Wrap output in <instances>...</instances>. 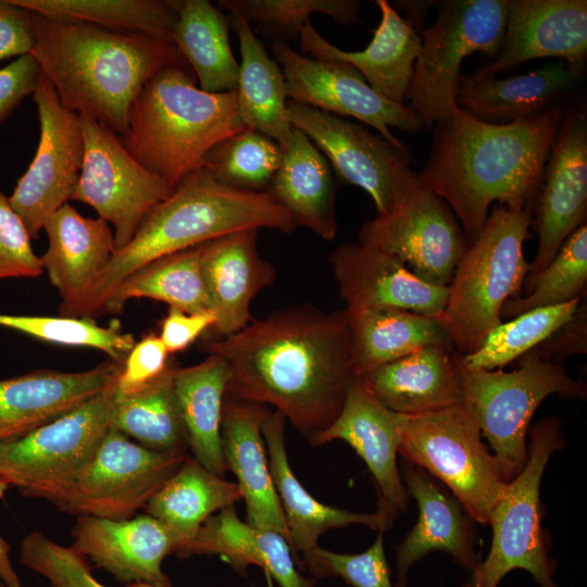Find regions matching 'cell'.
<instances>
[{"mask_svg":"<svg viewBox=\"0 0 587 587\" xmlns=\"http://www.w3.org/2000/svg\"><path fill=\"white\" fill-rule=\"evenodd\" d=\"M42 230L48 248L40 261L61 302L86 291L116 250L109 224L100 217L83 216L70 203L58 209Z\"/></svg>","mask_w":587,"mask_h":587,"instance_id":"31","label":"cell"},{"mask_svg":"<svg viewBox=\"0 0 587 587\" xmlns=\"http://www.w3.org/2000/svg\"><path fill=\"white\" fill-rule=\"evenodd\" d=\"M585 63L557 60L524 74L474 78L462 75L457 105L478 121L508 124L561 105L576 88Z\"/></svg>","mask_w":587,"mask_h":587,"instance_id":"26","label":"cell"},{"mask_svg":"<svg viewBox=\"0 0 587 587\" xmlns=\"http://www.w3.org/2000/svg\"><path fill=\"white\" fill-rule=\"evenodd\" d=\"M266 192L303 226L326 241L337 234L336 187L325 157L299 129L283 149V158Z\"/></svg>","mask_w":587,"mask_h":587,"instance_id":"32","label":"cell"},{"mask_svg":"<svg viewBox=\"0 0 587 587\" xmlns=\"http://www.w3.org/2000/svg\"><path fill=\"white\" fill-rule=\"evenodd\" d=\"M586 217L587 115L585 109L573 108L564 113L553 138L533 203L532 226L538 235V247L526 280L549 264Z\"/></svg>","mask_w":587,"mask_h":587,"instance_id":"18","label":"cell"},{"mask_svg":"<svg viewBox=\"0 0 587 587\" xmlns=\"http://www.w3.org/2000/svg\"><path fill=\"white\" fill-rule=\"evenodd\" d=\"M270 49L282 65L290 101L341 117H354L399 147L405 146L392 135L391 128L417 133L423 127L405 104L394 103L377 93L350 64L302 55L280 41H271Z\"/></svg>","mask_w":587,"mask_h":587,"instance_id":"17","label":"cell"},{"mask_svg":"<svg viewBox=\"0 0 587 587\" xmlns=\"http://www.w3.org/2000/svg\"><path fill=\"white\" fill-rule=\"evenodd\" d=\"M302 562L316 577L338 576L352 587H395L385 555L384 530L364 552L337 553L315 547L302 553Z\"/></svg>","mask_w":587,"mask_h":587,"instance_id":"48","label":"cell"},{"mask_svg":"<svg viewBox=\"0 0 587 587\" xmlns=\"http://www.w3.org/2000/svg\"><path fill=\"white\" fill-rule=\"evenodd\" d=\"M586 55V0H509L501 46L471 76H497L541 58L585 63Z\"/></svg>","mask_w":587,"mask_h":587,"instance_id":"19","label":"cell"},{"mask_svg":"<svg viewBox=\"0 0 587 587\" xmlns=\"http://www.w3.org/2000/svg\"><path fill=\"white\" fill-rule=\"evenodd\" d=\"M583 298V297H582ZM529 352L542 360L559 363L587 352V301H579L573 315Z\"/></svg>","mask_w":587,"mask_h":587,"instance_id":"51","label":"cell"},{"mask_svg":"<svg viewBox=\"0 0 587 587\" xmlns=\"http://www.w3.org/2000/svg\"><path fill=\"white\" fill-rule=\"evenodd\" d=\"M237 92H207L187 63L168 65L143 86L122 138L127 151L171 188L202 167L221 140L245 129Z\"/></svg>","mask_w":587,"mask_h":587,"instance_id":"5","label":"cell"},{"mask_svg":"<svg viewBox=\"0 0 587 587\" xmlns=\"http://www.w3.org/2000/svg\"><path fill=\"white\" fill-rule=\"evenodd\" d=\"M380 21L370 43L361 51H344L328 42L309 22L299 33L302 53L316 60L353 66L387 100L404 104L419 57L422 37L386 0H376Z\"/></svg>","mask_w":587,"mask_h":587,"instance_id":"25","label":"cell"},{"mask_svg":"<svg viewBox=\"0 0 587 587\" xmlns=\"http://www.w3.org/2000/svg\"><path fill=\"white\" fill-rule=\"evenodd\" d=\"M527 461L511 479L489 519L492 540L487 558L461 587H498L512 570L530 573L541 587H559L552 576L550 539L541 526L540 484L550 457L564 447L561 423L547 416L528 429Z\"/></svg>","mask_w":587,"mask_h":587,"instance_id":"7","label":"cell"},{"mask_svg":"<svg viewBox=\"0 0 587 587\" xmlns=\"http://www.w3.org/2000/svg\"><path fill=\"white\" fill-rule=\"evenodd\" d=\"M30 13V54L62 105L93 117L120 137L127 134L130 109L149 79L168 65L187 63L167 38Z\"/></svg>","mask_w":587,"mask_h":587,"instance_id":"3","label":"cell"},{"mask_svg":"<svg viewBox=\"0 0 587 587\" xmlns=\"http://www.w3.org/2000/svg\"><path fill=\"white\" fill-rule=\"evenodd\" d=\"M227 382L228 369L216 354L192 366L176 367L173 377L188 450L198 463L221 477L227 471L221 440Z\"/></svg>","mask_w":587,"mask_h":587,"instance_id":"35","label":"cell"},{"mask_svg":"<svg viewBox=\"0 0 587 587\" xmlns=\"http://www.w3.org/2000/svg\"><path fill=\"white\" fill-rule=\"evenodd\" d=\"M214 324L212 312L188 313L170 308L161 324L159 337L170 354L184 351Z\"/></svg>","mask_w":587,"mask_h":587,"instance_id":"54","label":"cell"},{"mask_svg":"<svg viewBox=\"0 0 587 587\" xmlns=\"http://www.w3.org/2000/svg\"><path fill=\"white\" fill-rule=\"evenodd\" d=\"M175 369L171 364L160 377L130 394H120L116 387L111 427L150 450L188 454L174 392Z\"/></svg>","mask_w":587,"mask_h":587,"instance_id":"39","label":"cell"},{"mask_svg":"<svg viewBox=\"0 0 587 587\" xmlns=\"http://www.w3.org/2000/svg\"><path fill=\"white\" fill-rule=\"evenodd\" d=\"M84 160L71 200L91 207L114 228L116 250L127 245L148 212L173 190L143 167L122 138L86 114H78Z\"/></svg>","mask_w":587,"mask_h":587,"instance_id":"14","label":"cell"},{"mask_svg":"<svg viewBox=\"0 0 587 587\" xmlns=\"http://www.w3.org/2000/svg\"><path fill=\"white\" fill-rule=\"evenodd\" d=\"M347 314L354 378L427 346L453 348L438 317L400 309L347 310Z\"/></svg>","mask_w":587,"mask_h":587,"instance_id":"33","label":"cell"},{"mask_svg":"<svg viewBox=\"0 0 587 587\" xmlns=\"http://www.w3.org/2000/svg\"><path fill=\"white\" fill-rule=\"evenodd\" d=\"M116 379L50 423L1 442L0 480L57 508L111 428Z\"/></svg>","mask_w":587,"mask_h":587,"instance_id":"11","label":"cell"},{"mask_svg":"<svg viewBox=\"0 0 587 587\" xmlns=\"http://www.w3.org/2000/svg\"><path fill=\"white\" fill-rule=\"evenodd\" d=\"M217 7L255 23L271 41L296 40L314 13H322L339 24L358 22L360 2L355 0H218Z\"/></svg>","mask_w":587,"mask_h":587,"instance_id":"45","label":"cell"},{"mask_svg":"<svg viewBox=\"0 0 587 587\" xmlns=\"http://www.w3.org/2000/svg\"><path fill=\"white\" fill-rule=\"evenodd\" d=\"M193 554L220 555L241 573L248 565H257L280 587L313 585L297 571L286 538L241 521L234 505L222 509L203 523L190 547L189 557Z\"/></svg>","mask_w":587,"mask_h":587,"instance_id":"34","label":"cell"},{"mask_svg":"<svg viewBox=\"0 0 587 587\" xmlns=\"http://www.w3.org/2000/svg\"><path fill=\"white\" fill-rule=\"evenodd\" d=\"M358 379L384 407L403 415L464 403L455 351L446 346L421 348Z\"/></svg>","mask_w":587,"mask_h":587,"instance_id":"29","label":"cell"},{"mask_svg":"<svg viewBox=\"0 0 587 587\" xmlns=\"http://www.w3.org/2000/svg\"><path fill=\"white\" fill-rule=\"evenodd\" d=\"M532 221L533 205L522 210L495 207L460 259L440 321L461 355L482 347L489 333L503 322L504 302L519 297L530 271L524 242Z\"/></svg>","mask_w":587,"mask_h":587,"instance_id":"6","label":"cell"},{"mask_svg":"<svg viewBox=\"0 0 587 587\" xmlns=\"http://www.w3.org/2000/svg\"><path fill=\"white\" fill-rule=\"evenodd\" d=\"M123 363L82 372L37 370L0 380V444L18 439L103 391Z\"/></svg>","mask_w":587,"mask_h":587,"instance_id":"24","label":"cell"},{"mask_svg":"<svg viewBox=\"0 0 587 587\" xmlns=\"http://www.w3.org/2000/svg\"><path fill=\"white\" fill-rule=\"evenodd\" d=\"M403 420V414L384 407L358 378H353L337 419L328 428L309 438L313 446L333 440L350 445L373 476L378 510L394 521L405 511L410 497L397 464Z\"/></svg>","mask_w":587,"mask_h":587,"instance_id":"20","label":"cell"},{"mask_svg":"<svg viewBox=\"0 0 587 587\" xmlns=\"http://www.w3.org/2000/svg\"><path fill=\"white\" fill-rule=\"evenodd\" d=\"M285 416L270 411L262 423V436L268 454L271 477L277 492L289 533L290 549L305 552L317 547L325 532L352 524L386 530L394 520L384 511L359 513L324 504L299 483L289 465L285 446Z\"/></svg>","mask_w":587,"mask_h":587,"instance_id":"30","label":"cell"},{"mask_svg":"<svg viewBox=\"0 0 587 587\" xmlns=\"http://www.w3.org/2000/svg\"><path fill=\"white\" fill-rule=\"evenodd\" d=\"M358 242L400 258L422 280L448 287L470 242L449 205L422 185L363 223Z\"/></svg>","mask_w":587,"mask_h":587,"instance_id":"15","label":"cell"},{"mask_svg":"<svg viewBox=\"0 0 587 587\" xmlns=\"http://www.w3.org/2000/svg\"><path fill=\"white\" fill-rule=\"evenodd\" d=\"M328 259L347 310L400 309L438 319L445 310L448 287L422 280L389 252L346 242Z\"/></svg>","mask_w":587,"mask_h":587,"instance_id":"21","label":"cell"},{"mask_svg":"<svg viewBox=\"0 0 587 587\" xmlns=\"http://www.w3.org/2000/svg\"><path fill=\"white\" fill-rule=\"evenodd\" d=\"M258 229L232 233L203 243L202 273L218 338L243 329L251 321L255 296L276 278L275 267L257 248Z\"/></svg>","mask_w":587,"mask_h":587,"instance_id":"27","label":"cell"},{"mask_svg":"<svg viewBox=\"0 0 587 587\" xmlns=\"http://www.w3.org/2000/svg\"><path fill=\"white\" fill-rule=\"evenodd\" d=\"M233 22L241 55L236 88L239 115L246 127L272 138L283 150L292 134L283 71L250 24L239 16H234Z\"/></svg>","mask_w":587,"mask_h":587,"instance_id":"38","label":"cell"},{"mask_svg":"<svg viewBox=\"0 0 587 587\" xmlns=\"http://www.w3.org/2000/svg\"><path fill=\"white\" fill-rule=\"evenodd\" d=\"M564 113L561 104L533 118L489 124L457 105L435 123L420 184L449 205L470 245L494 202L514 210L533 205Z\"/></svg>","mask_w":587,"mask_h":587,"instance_id":"2","label":"cell"},{"mask_svg":"<svg viewBox=\"0 0 587 587\" xmlns=\"http://www.w3.org/2000/svg\"><path fill=\"white\" fill-rule=\"evenodd\" d=\"M0 587H5L3 584H0Z\"/></svg>","mask_w":587,"mask_h":587,"instance_id":"57","label":"cell"},{"mask_svg":"<svg viewBox=\"0 0 587 587\" xmlns=\"http://www.w3.org/2000/svg\"><path fill=\"white\" fill-rule=\"evenodd\" d=\"M266 405L225 396L221 421L224 458L237 477L247 509V522L286 538L289 533L264 450L262 423Z\"/></svg>","mask_w":587,"mask_h":587,"instance_id":"28","label":"cell"},{"mask_svg":"<svg viewBox=\"0 0 587 587\" xmlns=\"http://www.w3.org/2000/svg\"><path fill=\"white\" fill-rule=\"evenodd\" d=\"M438 16L422 34V45L407 92L408 109L422 126L457 107L463 61L474 53L492 60L504 34L509 0H444Z\"/></svg>","mask_w":587,"mask_h":587,"instance_id":"10","label":"cell"},{"mask_svg":"<svg viewBox=\"0 0 587 587\" xmlns=\"http://www.w3.org/2000/svg\"><path fill=\"white\" fill-rule=\"evenodd\" d=\"M283 158L280 146L246 127L221 140L204 157L202 166L230 188L265 192Z\"/></svg>","mask_w":587,"mask_h":587,"instance_id":"43","label":"cell"},{"mask_svg":"<svg viewBox=\"0 0 587 587\" xmlns=\"http://www.w3.org/2000/svg\"><path fill=\"white\" fill-rule=\"evenodd\" d=\"M401 479L419 508L415 525L396 546V587H405L409 570L433 551H442L473 572L482 562L475 552L473 520L460 501L424 469L403 460Z\"/></svg>","mask_w":587,"mask_h":587,"instance_id":"23","label":"cell"},{"mask_svg":"<svg viewBox=\"0 0 587 587\" xmlns=\"http://www.w3.org/2000/svg\"><path fill=\"white\" fill-rule=\"evenodd\" d=\"M286 112L291 126L312 141L344 182L370 195L376 214L388 212L421 186L408 147L310 105L288 100Z\"/></svg>","mask_w":587,"mask_h":587,"instance_id":"12","label":"cell"},{"mask_svg":"<svg viewBox=\"0 0 587 587\" xmlns=\"http://www.w3.org/2000/svg\"><path fill=\"white\" fill-rule=\"evenodd\" d=\"M73 547L121 583L171 587L163 560L175 553L172 530L150 514L128 520L79 515L72 530Z\"/></svg>","mask_w":587,"mask_h":587,"instance_id":"22","label":"cell"},{"mask_svg":"<svg viewBox=\"0 0 587 587\" xmlns=\"http://www.w3.org/2000/svg\"><path fill=\"white\" fill-rule=\"evenodd\" d=\"M188 455L150 450L111 427L57 508L77 516L132 519Z\"/></svg>","mask_w":587,"mask_h":587,"instance_id":"13","label":"cell"},{"mask_svg":"<svg viewBox=\"0 0 587 587\" xmlns=\"http://www.w3.org/2000/svg\"><path fill=\"white\" fill-rule=\"evenodd\" d=\"M9 487L0 480V499L4 497ZM10 550L9 542L0 535V579L5 587H22L10 559Z\"/></svg>","mask_w":587,"mask_h":587,"instance_id":"56","label":"cell"},{"mask_svg":"<svg viewBox=\"0 0 587 587\" xmlns=\"http://www.w3.org/2000/svg\"><path fill=\"white\" fill-rule=\"evenodd\" d=\"M228 369L227 397L274 407L308 438L339 415L354 378L346 309L297 304L205 345Z\"/></svg>","mask_w":587,"mask_h":587,"instance_id":"1","label":"cell"},{"mask_svg":"<svg viewBox=\"0 0 587 587\" xmlns=\"http://www.w3.org/2000/svg\"><path fill=\"white\" fill-rule=\"evenodd\" d=\"M176 22L171 35L182 57L207 92L237 88L239 63L229 43L230 15L208 0H175Z\"/></svg>","mask_w":587,"mask_h":587,"instance_id":"37","label":"cell"},{"mask_svg":"<svg viewBox=\"0 0 587 587\" xmlns=\"http://www.w3.org/2000/svg\"><path fill=\"white\" fill-rule=\"evenodd\" d=\"M455 360L463 383L464 404L473 413L509 480L526 464V437L541 402L551 395L563 398H586L587 395L585 384L572 378L562 364L542 360L529 351L511 372L470 367L457 351Z\"/></svg>","mask_w":587,"mask_h":587,"instance_id":"8","label":"cell"},{"mask_svg":"<svg viewBox=\"0 0 587 587\" xmlns=\"http://www.w3.org/2000/svg\"><path fill=\"white\" fill-rule=\"evenodd\" d=\"M23 220L0 191V279L36 278L43 267Z\"/></svg>","mask_w":587,"mask_h":587,"instance_id":"49","label":"cell"},{"mask_svg":"<svg viewBox=\"0 0 587 587\" xmlns=\"http://www.w3.org/2000/svg\"><path fill=\"white\" fill-rule=\"evenodd\" d=\"M242 499L237 483L217 476L188 455L180 467L150 499L145 510L174 534L175 554L188 558L203 523L215 512Z\"/></svg>","mask_w":587,"mask_h":587,"instance_id":"36","label":"cell"},{"mask_svg":"<svg viewBox=\"0 0 587 587\" xmlns=\"http://www.w3.org/2000/svg\"><path fill=\"white\" fill-rule=\"evenodd\" d=\"M0 326L53 345L93 348L118 363L124 362L136 342L132 334L123 332L118 320L100 326L90 317L0 313Z\"/></svg>","mask_w":587,"mask_h":587,"instance_id":"46","label":"cell"},{"mask_svg":"<svg viewBox=\"0 0 587 587\" xmlns=\"http://www.w3.org/2000/svg\"><path fill=\"white\" fill-rule=\"evenodd\" d=\"M33 98L40 125L39 141L9 201L36 240L49 217L71 200L83 166L84 137L78 114L62 105L42 74Z\"/></svg>","mask_w":587,"mask_h":587,"instance_id":"16","label":"cell"},{"mask_svg":"<svg viewBox=\"0 0 587 587\" xmlns=\"http://www.w3.org/2000/svg\"><path fill=\"white\" fill-rule=\"evenodd\" d=\"M18 561L42 576L50 587H109L91 573L88 560L71 546L55 542L35 530L20 544ZM125 587H163L150 584H130Z\"/></svg>","mask_w":587,"mask_h":587,"instance_id":"47","label":"cell"},{"mask_svg":"<svg viewBox=\"0 0 587 587\" xmlns=\"http://www.w3.org/2000/svg\"><path fill=\"white\" fill-rule=\"evenodd\" d=\"M526 294L507 300L501 317L553 307L582 298L587 286V224L580 225L562 243L549 264L526 280Z\"/></svg>","mask_w":587,"mask_h":587,"instance_id":"42","label":"cell"},{"mask_svg":"<svg viewBox=\"0 0 587 587\" xmlns=\"http://www.w3.org/2000/svg\"><path fill=\"white\" fill-rule=\"evenodd\" d=\"M439 1H427V0H405V1H394L391 5L398 11L402 10L407 14V21L415 28L416 32L422 34L425 29L424 24L428 13V10L432 7L438 4Z\"/></svg>","mask_w":587,"mask_h":587,"instance_id":"55","label":"cell"},{"mask_svg":"<svg viewBox=\"0 0 587 587\" xmlns=\"http://www.w3.org/2000/svg\"><path fill=\"white\" fill-rule=\"evenodd\" d=\"M163 341L153 333L136 341L116 379L120 394H130L160 377L172 364Z\"/></svg>","mask_w":587,"mask_h":587,"instance_id":"50","label":"cell"},{"mask_svg":"<svg viewBox=\"0 0 587 587\" xmlns=\"http://www.w3.org/2000/svg\"><path fill=\"white\" fill-rule=\"evenodd\" d=\"M580 299L535 309L502 322L489 333L479 349L463 355L464 361L473 369L500 370L530 351L570 320Z\"/></svg>","mask_w":587,"mask_h":587,"instance_id":"44","label":"cell"},{"mask_svg":"<svg viewBox=\"0 0 587 587\" xmlns=\"http://www.w3.org/2000/svg\"><path fill=\"white\" fill-rule=\"evenodd\" d=\"M35 46V33L30 11L0 0V62L29 54Z\"/></svg>","mask_w":587,"mask_h":587,"instance_id":"53","label":"cell"},{"mask_svg":"<svg viewBox=\"0 0 587 587\" xmlns=\"http://www.w3.org/2000/svg\"><path fill=\"white\" fill-rule=\"evenodd\" d=\"M464 404L404 415L398 454L445 484L474 522L488 524L510 482Z\"/></svg>","mask_w":587,"mask_h":587,"instance_id":"9","label":"cell"},{"mask_svg":"<svg viewBox=\"0 0 587 587\" xmlns=\"http://www.w3.org/2000/svg\"><path fill=\"white\" fill-rule=\"evenodd\" d=\"M40 76L39 64L30 53L0 68V124L34 93Z\"/></svg>","mask_w":587,"mask_h":587,"instance_id":"52","label":"cell"},{"mask_svg":"<svg viewBox=\"0 0 587 587\" xmlns=\"http://www.w3.org/2000/svg\"><path fill=\"white\" fill-rule=\"evenodd\" d=\"M203 243L160 258L140 268L115 290L103 314L122 312L134 298H149L188 313L211 312L202 273Z\"/></svg>","mask_w":587,"mask_h":587,"instance_id":"40","label":"cell"},{"mask_svg":"<svg viewBox=\"0 0 587 587\" xmlns=\"http://www.w3.org/2000/svg\"><path fill=\"white\" fill-rule=\"evenodd\" d=\"M261 228L290 234L297 226L266 191L230 188L205 167L197 168L148 212L86 291L61 302L59 314L95 320L121 284L149 263L232 233Z\"/></svg>","mask_w":587,"mask_h":587,"instance_id":"4","label":"cell"},{"mask_svg":"<svg viewBox=\"0 0 587 587\" xmlns=\"http://www.w3.org/2000/svg\"><path fill=\"white\" fill-rule=\"evenodd\" d=\"M42 16L171 39L175 0H11Z\"/></svg>","mask_w":587,"mask_h":587,"instance_id":"41","label":"cell"}]
</instances>
